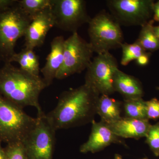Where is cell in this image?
<instances>
[{
	"label": "cell",
	"instance_id": "cell-13",
	"mask_svg": "<svg viewBox=\"0 0 159 159\" xmlns=\"http://www.w3.org/2000/svg\"><path fill=\"white\" fill-rule=\"evenodd\" d=\"M65 39L62 36H57L53 39L51 43V51L46 58L45 64L40 72L43 80L47 87L51 85L56 78L63 61Z\"/></svg>",
	"mask_w": 159,
	"mask_h": 159
},
{
	"label": "cell",
	"instance_id": "cell-20",
	"mask_svg": "<svg viewBox=\"0 0 159 159\" xmlns=\"http://www.w3.org/2000/svg\"><path fill=\"white\" fill-rule=\"evenodd\" d=\"M51 0H17V4L31 20L36 15L51 7Z\"/></svg>",
	"mask_w": 159,
	"mask_h": 159
},
{
	"label": "cell",
	"instance_id": "cell-16",
	"mask_svg": "<svg viewBox=\"0 0 159 159\" xmlns=\"http://www.w3.org/2000/svg\"><path fill=\"white\" fill-rule=\"evenodd\" d=\"M122 102L111 98L107 95H100L97 107V114L101 118V122L109 124L121 119Z\"/></svg>",
	"mask_w": 159,
	"mask_h": 159
},
{
	"label": "cell",
	"instance_id": "cell-29",
	"mask_svg": "<svg viewBox=\"0 0 159 159\" xmlns=\"http://www.w3.org/2000/svg\"><path fill=\"white\" fill-rule=\"evenodd\" d=\"M153 29L156 35L159 39V25L158 26H154Z\"/></svg>",
	"mask_w": 159,
	"mask_h": 159
},
{
	"label": "cell",
	"instance_id": "cell-2",
	"mask_svg": "<svg viewBox=\"0 0 159 159\" xmlns=\"http://www.w3.org/2000/svg\"><path fill=\"white\" fill-rule=\"evenodd\" d=\"M46 87L43 78L29 74L11 63L4 64L0 69V93L22 108L33 107L38 114L43 113L39 97Z\"/></svg>",
	"mask_w": 159,
	"mask_h": 159
},
{
	"label": "cell",
	"instance_id": "cell-8",
	"mask_svg": "<svg viewBox=\"0 0 159 159\" xmlns=\"http://www.w3.org/2000/svg\"><path fill=\"white\" fill-rule=\"evenodd\" d=\"M118 69V61L110 52L97 54L87 69L84 84L100 95L110 96L115 92L113 78Z\"/></svg>",
	"mask_w": 159,
	"mask_h": 159
},
{
	"label": "cell",
	"instance_id": "cell-14",
	"mask_svg": "<svg viewBox=\"0 0 159 159\" xmlns=\"http://www.w3.org/2000/svg\"><path fill=\"white\" fill-rule=\"evenodd\" d=\"M106 125L119 138L136 139L146 137L151 126L148 119L126 118Z\"/></svg>",
	"mask_w": 159,
	"mask_h": 159
},
{
	"label": "cell",
	"instance_id": "cell-10",
	"mask_svg": "<svg viewBox=\"0 0 159 159\" xmlns=\"http://www.w3.org/2000/svg\"><path fill=\"white\" fill-rule=\"evenodd\" d=\"M51 8L55 27L72 33L91 18L84 0H51Z\"/></svg>",
	"mask_w": 159,
	"mask_h": 159
},
{
	"label": "cell",
	"instance_id": "cell-12",
	"mask_svg": "<svg viewBox=\"0 0 159 159\" xmlns=\"http://www.w3.org/2000/svg\"><path fill=\"white\" fill-rule=\"evenodd\" d=\"M92 130L88 140L80 146L81 153H95L104 149L113 143L123 144L106 124L100 121L92 122Z\"/></svg>",
	"mask_w": 159,
	"mask_h": 159
},
{
	"label": "cell",
	"instance_id": "cell-31",
	"mask_svg": "<svg viewBox=\"0 0 159 159\" xmlns=\"http://www.w3.org/2000/svg\"><path fill=\"white\" fill-rule=\"evenodd\" d=\"M158 90L159 91V87L158 88Z\"/></svg>",
	"mask_w": 159,
	"mask_h": 159
},
{
	"label": "cell",
	"instance_id": "cell-15",
	"mask_svg": "<svg viewBox=\"0 0 159 159\" xmlns=\"http://www.w3.org/2000/svg\"><path fill=\"white\" fill-rule=\"evenodd\" d=\"M113 85L115 92L122 95L124 99H138L143 96V88L139 80L119 69L114 74Z\"/></svg>",
	"mask_w": 159,
	"mask_h": 159
},
{
	"label": "cell",
	"instance_id": "cell-6",
	"mask_svg": "<svg viewBox=\"0 0 159 159\" xmlns=\"http://www.w3.org/2000/svg\"><path fill=\"white\" fill-rule=\"evenodd\" d=\"M94 53L89 43L80 37L77 32L72 33L65 41L63 61L56 79H65L87 70Z\"/></svg>",
	"mask_w": 159,
	"mask_h": 159
},
{
	"label": "cell",
	"instance_id": "cell-25",
	"mask_svg": "<svg viewBox=\"0 0 159 159\" xmlns=\"http://www.w3.org/2000/svg\"><path fill=\"white\" fill-rule=\"evenodd\" d=\"M150 55V52H147L142 54L136 60L137 64L142 66L147 65L149 62Z\"/></svg>",
	"mask_w": 159,
	"mask_h": 159
},
{
	"label": "cell",
	"instance_id": "cell-7",
	"mask_svg": "<svg viewBox=\"0 0 159 159\" xmlns=\"http://www.w3.org/2000/svg\"><path fill=\"white\" fill-rule=\"evenodd\" d=\"M36 123L22 142L29 159H53L56 131L43 112L38 114Z\"/></svg>",
	"mask_w": 159,
	"mask_h": 159
},
{
	"label": "cell",
	"instance_id": "cell-5",
	"mask_svg": "<svg viewBox=\"0 0 159 159\" xmlns=\"http://www.w3.org/2000/svg\"><path fill=\"white\" fill-rule=\"evenodd\" d=\"M89 43L97 54L121 48L124 36L121 25L105 10L99 11L89 23Z\"/></svg>",
	"mask_w": 159,
	"mask_h": 159
},
{
	"label": "cell",
	"instance_id": "cell-17",
	"mask_svg": "<svg viewBox=\"0 0 159 159\" xmlns=\"http://www.w3.org/2000/svg\"><path fill=\"white\" fill-rule=\"evenodd\" d=\"M17 62L23 71L35 76H39V57L34 49L25 48L19 53H16L10 63Z\"/></svg>",
	"mask_w": 159,
	"mask_h": 159
},
{
	"label": "cell",
	"instance_id": "cell-18",
	"mask_svg": "<svg viewBox=\"0 0 159 159\" xmlns=\"http://www.w3.org/2000/svg\"><path fill=\"white\" fill-rule=\"evenodd\" d=\"M153 20H151L142 26L136 41L145 51L150 52L159 50V39L154 31Z\"/></svg>",
	"mask_w": 159,
	"mask_h": 159
},
{
	"label": "cell",
	"instance_id": "cell-32",
	"mask_svg": "<svg viewBox=\"0 0 159 159\" xmlns=\"http://www.w3.org/2000/svg\"><path fill=\"white\" fill-rule=\"evenodd\" d=\"M147 159L145 158V159Z\"/></svg>",
	"mask_w": 159,
	"mask_h": 159
},
{
	"label": "cell",
	"instance_id": "cell-3",
	"mask_svg": "<svg viewBox=\"0 0 159 159\" xmlns=\"http://www.w3.org/2000/svg\"><path fill=\"white\" fill-rule=\"evenodd\" d=\"M37 121L0 93V141L22 143Z\"/></svg>",
	"mask_w": 159,
	"mask_h": 159
},
{
	"label": "cell",
	"instance_id": "cell-1",
	"mask_svg": "<svg viewBox=\"0 0 159 159\" xmlns=\"http://www.w3.org/2000/svg\"><path fill=\"white\" fill-rule=\"evenodd\" d=\"M100 96L85 84L65 91L60 95L56 107L45 114L46 118L56 131L92 122L97 114Z\"/></svg>",
	"mask_w": 159,
	"mask_h": 159
},
{
	"label": "cell",
	"instance_id": "cell-26",
	"mask_svg": "<svg viewBox=\"0 0 159 159\" xmlns=\"http://www.w3.org/2000/svg\"><path fill=\"white\" fill-rule=\"evenodd\" d=\"M17 2V0H0V12L13 6Z\"/></svg>",
	"mask_w": 159,
	"mask_h": 159
},
{
	"label": "cell",
	"instance_id": "cell-28",
	"mask_svg": "<svg viewBox=\"0 0 159 159\" xmlns=\"http://www.w3.org/2000/svg\"><path fill=\"white\" fill-rule=\"evenodd\" d=\"M2 141H0V159H5L6 152L5 148H3L2 146Z\"/></svg>",
	"mask_w": 159,
	"mask_h": 159
},
{
	"label": "cell",
	"instance_id": "cell-9",
	"mask_svg": "<svg viewBox=\"0 0 159 159\" xmlns=\"http://www.w3.org/2000/svg\"><path fill=\"white\" fill-rule=\"evenodd\" d=\"M154 2L152 0H109L107 5L110 14L120 25L141 26L153 15Z\"/></svg>",
	"mask_w": 159,
	"mask_h": 159
},
{
	"label": "cell",
	"instance_id": "cell-30",
	"mask_svg": "<svg viewBox=\"0 0 159 159\" xmlns=\"http://www.w3.org/2000/svg\"><path fill=\"white\" fill-rule=\"evenodd\" d=\"M115 159H122V157L120 155L116 154L115 155Z\"/></svg>",
	"mask_w": 159,
	"mask_h": 159
},
{
	"label": "cell",
	"instance_id": "cell-24",
	"mask_svg": "<svg viewBox=\"0 0 159 159\" xmlns=\"http://www.w3.org/2000/svg\"><path fill=\"white\" fill-rule=\"evenodd\" d=\"M147 117L148 119H155L159 118V100L153 98L146 101Z\"/></svg>",
	"mask_w": 159,
	"mask_h": 159
},
{
	"label": "cell",
	"instance_id": "cell-4",
	"mask_svg": "<svg viewBox=\"0 0 159 159\" xmlns=\"http://www.w3.org/2000/svg\"><path fill=\"white\" fill-rule=\"evenodd\" d=\"M31 19L16 4L0 12V61L10 63L19 39L25 35Z\"/></svg>",
	"mask_w": 159,
	"mask_h": 159
},
{
	"label": "cell",
	"instance_id": "cell-21",
	"mask_svg": "<svg viewBox=\"0 0 159 159\" xmlns=\"http://www.w3.org/2000/svg\"><path fill=\"white\" fill-rule=\"evenodd\" d=\"M122 49L121 65L126 66L134 60H136L142 54L146 52L145 49L136 41L133 43H123L121 46Z\"/></svg>",
	"mask_w": 159,
	"mask_h": 159
},
{
	"label": "cell",
	"instance_id": "cell-23",
	"mask_svg": "<svg viewBox=\"0 0 159 159\" xmlns=\"http://www.w3.org/2000/svg\"><path fill=\"white\" fill-rule=\"evenodd\" d=\"M146 142L156 156L159 155V124L151 125L146 136Z\"/></svg>",
	"mask_w": 159,
	"mask_h": 159
},
{
	"label": "cell",
	"instance_id": "cell-22",
	"mask_svg": "<svg viewBox=\"0 0 159 159\" xmlns=\"http://www.w3.org/2000/svg\"><path fill=\"white\" fill-rule=\"evenodd\" d=\"M5 150V159H29L21 142L7 144Z\"/></svg>",
	"mask_w": 159,
	"mask_h": 159
},
{
	"label": "cell",
	"instance_id": "cell-11",
	"mask_svg": "<svg viewBox=\"0 0 159 159\" xmlns=\"http://www.w3.org/2000/svg\"><path fill=\"white\" fill-rule=\"evenodd\" d=\"M55 26L51 7L46 9L31 20L25 35V48L34 49L43 45L49 31Z\"/></svg>",
	"mask_w": 159,
	"mask_h": 159
},
{
	"label": "cell",
	"instance_id": "cell-27",
	"mask_svg": "<svg viewBox=\"0 0 159 159\" xmlns=\"http://www.w3.org/2000/svg\"><path fill=\"white\" fill-rule=\"evenodd\" d=\"M153 16L154 20L159 22V1L154 4Z\"/></svg>",
	"mask_w": 159,
	"mask_h": 159
},
{
	"label": "cell",
	"instance_id": "cell-19",
	"mask_svg": "<svg viewBox=\"0 0 159 159\" xmlns=\"http://www.w3.org/2000/svg\"><path fill=\"white\" fill-rule=\"evenodd\" d=\"M122 106L125 112V118L148 119L146 101L142 98L124 99Z\"/></svg>",
	"mask_w": 159,
	"mask_h": 159
}]
</instances>
